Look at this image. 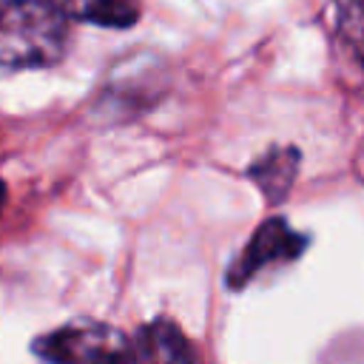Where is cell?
Returning a JSON list of instances; mask_svg holds the SVG:
<instances>
[{"label":"cell","mask_w":364,"mask_h":364,"mask_svg":"<svg viewBox=\"0 0 364 364\" xmlns=\"http://www.w3.org/2000/svg\"><path fill=\"white\" fill-rule=\"evenodd\" d=\"M3 205H6V185L0 182V210H3Z\"/></svg>","instance_id":"ba28073f"},{"label":"cell","mask_w":364,"mask_h":364,"mask_svg":"<svg viewBox=\"0 0 364 364\" xmlns=\"http://www.w3.org/2000/svg\"><path fill=\"white\" fill-rule=\"evenodd\" d=\"M154 74H156V68H151V60H145L142 65H134L128 74L117 71L114 80L102 91V105L105 108L111 105L117 111H131L136 102L139 105H151L148 97H151V91H156Z\"/></svg>","instance_id":"5b68a950"},{"label":"cell","mask_w":364,"mask_h":364,"mask_svg":"<svg viewBox=\"0 0 364 364\" xmlns=\"http://www.w3.org/2000/svg\"><path fill=\"white\" fill-rule=\"evenodd\" d=\"M333 9L338 37L364 65V0H333Z\"/></svg>","instance_id":"52a82bcc"},{"label":"cell","mask_w":364,"mask_h":364,"mask_svg":"<svg viewBox=\"0 0 364 364\" xmlns=\"http://www.w3.org/2000/svg\"><path fill=\"white\" fill-rule=\"evenodd\" d=\"M250 179L259 185V191L264 193V199L270 205H279L293 182H296V173H299V151L290 148V145H276L270 151H264L250 168H247Z\"/></svg>","instance_id":"277c9868"},{"label":"cell","mask_w":364,"mask_h":364,"mask_svg":"<svg viewBox=\"0 0 364 364\" xmlns=\"http://www.w3.org/2000/svg\"><path fill=\"white\" fill-rule=\"evenodd\" d=\"M48 364H199L196 347L168 318L142 324L134 336L100 321H71L34 341Z\"/></svg>","instance_id":"6da1fadb"},{"label":"cell","mask_w":364,"mask_h":364,"mask_svg":"<svg viewBox=\"0 0 364 364\" xmlns=\"http://www.w3.org/2000/svg\"><path fill=\"white\" fill-rule=\"evenodd\" d=\"M71 17L51 0H0V68H46L63 60Z\"/></svg>","instance_id":"7a4b0ae2"},{"label":"cell","mask_w":364,"mask_h":364,"mask_svg":"<svg viewBox=\"0 0 364 364\" xmlns=\"http://www.w3.org/2000/svg\"><path fill=\"white\" fill-rule=\"evenodd\" d=\"M71 20L102 26V28H131L139 20V0H65Z\"/></svg>","instance_id":"8992f818"},{"label":"cell","mask_w":364,"mask_h":364,"mask_svg":"<svg viewBox=\"0 0 364 364\" xmlns=\"http://www.w3.org/2000/svg\"><path fill=\"white\" fill-rule=\"evenodd\" d=\"M304 247H307V236L304 233L293 230L287 225V219L270 216L256 228V233L250 236L245 250L228 267V284L233 290H239V287L250 284L256 276H262L264 270L299 259L304 253Z\"/></svg>","instance_id":"3957f363"}]
</instances>
